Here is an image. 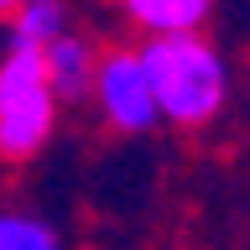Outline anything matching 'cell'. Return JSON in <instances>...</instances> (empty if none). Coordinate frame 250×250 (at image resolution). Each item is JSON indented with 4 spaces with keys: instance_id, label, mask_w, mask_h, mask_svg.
Wrapping results in <instances>:
<instances>
[{
    "instance_id": "1",
    "label": "cell",
    "mask_w": 250,
    "mask_h": 250,
    "mask_svg": "<svg viewBox=\"0 0 250 250\" xmlns=\"http://www.w3.org/2000/svg\"><path fill=\"white\" fill-rule=\"evenodd\" d=\"M136 58L146 73V89H151L156 120L198 130L229 99V68L219 58V47L198 31L193 37H151Z\"/></svg>"
},
{
    "instance_id": "3",
    "label": "cell",
    "mask_w": 250,
    "mask_h": 250,
    "mask_svg": "<svg viewBox=\"0 0 250 250\" xmlns=\"http://www.w3.org/2000/svg\"><path fill=\"white\" fill-rule=\"evenodd\" d=\"M89 94L99 99L104 120L125 136H141L156 125V109H151V89H146V73H141V58L136 47H109L94 58V83Z\"/></svg>"
},
{
    "instance_id": "7",
    "label": "cell",
    "mask_w": 250,
    "mask_h": 250,
    "mask_svg": "<svg viewBox=\"0 0 250 250\" xmlns=\"http://www.w3.org/2000/svg\"><path fill=\"white\" fill-rule=\"evenodd\" d=\"M0 250H62V234L37 214H0Z\"/></svg>"
},
{
    "instance_id": "8",
    "label": "cell",
    "mask_w": 250,
    "mask_h": 250,
    "mask_svg": "<svg viewBox=\"0 0 250 250\" xmlns=\"http://www.w3.org/2000/svg\"><path fill=\"white\" fill-rule=\"evenodd\" d=\"M21 5H26V0H0V16H16Z\"/></svg>"
},
{
    "instance_id": "5",
    "label": "cell",
    "mask_w": 250,
    "mask_h": 250,
    "mask_svg": "<svg viewBox=\"0 0 250 250\" xmlns=\"http://www.w3.org/2000/svg\"><path fill=\"white\" fill-rule=\"evenodd\" d=\"M120 11L146 37H193L203 31L214 0H120Z\"/></svg>"
},
{
    "instance_id": "2",
    "label": "cell",
    "mask_w": 250,
    "mask_h": 250,
    "mask_svg": "<svg viewBox=\"0 0 250 250\" xmlns=\"http://www.w3.org/2000/svg\"><path fill=\"white\" fill-rule=\"evenodd\" d=\"M58 99L42 73V52L11 47L0 58V162H31L52 141Z\"/></svg>"
},
{
    "instance_id": "4",
    "label": "cell",
    "mask_w": 250,
    "mask_h": 250,
    "mask_svg": "<svg viewBox=\"0 0 250 250\" xmlns=\"http://www.w3.org/2000/svg\"><path fill=\"white\" fill-rule=\"evenodd\" d=\"M94 52L78 31H62V37H52V42L42 47V73L47 83H52V99H83L94 83Z\"/></svg>"
},
{
    "instance_id": "6",
    "label": "cell",
    "mask_w": 250,
    "mask_h": 250,
    "mask_svg": "<svg viewBox=\"0 0 250 250\" xmlns=\"http://www.w3.org/2000/svg\"><path fill=\"white\" fill-rule=\"evenodd\" d=\"M62 31H68V5H62V0H26V5L11 16V47L42 52Z\"/></svg>"
}]
</instances>
